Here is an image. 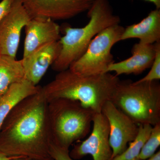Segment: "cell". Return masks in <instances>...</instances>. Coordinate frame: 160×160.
Instances as JSON below:
<instances>
[{"label":"cell","mask_w":160,"mask_h":160,"mask_svg":"<svg viewBox=\"0 0 160 160\" xmlns=\"http://www.w3.org/2000/svg\"><path fill=\"white\" fill-rule=\"evenodd\" d=\"M48 102L41 88L21 101L0 127V151L10 158L32 160L49 156L52 141Z\"/></svg>","instance_id":"1"},{"label":"cell","mask_w":160,"mask_h":160,"mask_svg":"<svg viewBox=\"0 0 160 160\" xmlns=\"http://www.w3.org/2000/svg\"><path fill=\"white\" fill-rule=\"evenodd\" d=\"M120 81L110 72L83 76L68 69L58 72L54 79L42 87V91L48 102L60 98L74 100L99 113L111 100Z\"/></svg>","instance_id":"2"},{"label":"cell","mask_w":160,"mask_h":160,"mask_svg":"<svg viewBox=\"0 0 160 160\" xmlns=\"http://www.w3.org/2000/svg\"><path fill=\"white\" fill-rule=\"evenodd\" d=\"M87 12L89 20L86 26L82 28L64 27V35L59 40L61 52L52 65L54 71L60 72L69 69L82 55L98 33L121 22L119 17L113 13L109 0H94Z\"/></svg>","instance_id":"3"},{"label":"cell","mask_w":160,"mask_h":160,"mask_svg":"<svg viewBox=\"0 0 160 160\" xmlns=\"http://www.w3.org/2000/svg\"><path fill=\"white\" fill-rule=\"evenodd\" d=\"M110 101L138 125L160 123V84L158 81H120Z\"/></svg>","instance_id":"4"},{"label":"cell","mask_w":160,"mask_h":160,"mask_svg":"<svg viewBox=\"0 0 160 160\" xmlns=\"http://www.w3.org/2000/svg\"><path fill=\"white\" fill-rule=\"evenodd\" d=\"M95 113L78 101L60 98L49 102L48 115L52 142L69 150L73 143L89 134Z\"/></svg>","instance_id":"5"},{"label":"cell","mask_w":160,"mask_h":160,"mask_svg":"<svg viewBox=\"0 0 160 160\" xmlns=\"http://www.w3.org/2000/svg\"><path fill=\"white\" fill-rule=\"evenodd\" d=\"M124 28L117 24L100 32L92 40L82 55L72 63L69 69L80 75L106 73L109 66L114 62L112 49L121 41Z\"/></svg>","instance_id":"6"},{"label":"cell","mask_w":160,"mask_h":160,"mask_svg":"<svg viewBox=\"0 0 160 160\" xmlns=\"http://www.w3.org/2000/svg\"><path fill=\"white\" fill-rule=\"evenodd\" d=\"M102 113L109 123V142L112 150V159L122 153L128 144L135 138L139 126L111 101L105 104Z\"/></svg>","instance_id":"7"},{"label":"cell","mask_w":160,"mask_h":160,"mask_svg":"<svg viewBox=\"0 0 160 160\" xmlns=\"http://www.w3.org/2000/svg\"><path fill=\"white\" fill-rule=\"evenodd\" d=\"M91 134L86 139L74 146L69 152L73 160H79L90 155L93 160H110L112 150L109 142V127L102 113H95Z\"/></svg>","instance_id":"8"},{"label":"cell","mask_w":160,"mask_h":160,"mask_svg":"<svg viewBox=\"0 0 160 160\" xmlns=\"http://www.w3.org/2000/svg\"><path fill=\"white\" fill-rule=\"evenodd\" d=\"M31 18L67 20L87 11L94 0H21Z\"/></svg>","instance_id":"9"},{"label":"cell","mask_w":160,"mask_h":160,"mask_svg":"<svg viewBox=\"0 0 160 160\" xmlns=\"http://www.w3.org/2000/svg\"><path fill=\"white\" fill-rule=\"evenodd\" d=\"M31 18L21 0H15L0 23V55L16 58L21 32Z\"/></svg>","instance_id":"10"},{"label":"cell","mask_w":160,"mask_h":160,"mask_svg":"<svg viewBox=\"0 0 160 160\" xmlns=\"http://www.w3.org/2000/svg\"><path fill=\"white\" fill-rule=\"evenodd\" d=\"M62 46L59 40L44 45L22 59L25 78L37 86L50 66L59 55Z\"/></svg>","instance_id":"11"},{"label":"cell","mask_w":160,"mask_h":160,"mask_svg":"<svg viewBox=\"0 0 160 160\" xmlns=\"http://www.w3.org/2000/svg\"><path fill=\"white\" fill-rule=\"evenodd\" d=\"M25 37L23 57L44 45L61 38V28L58 23L48 18H32L25 27Z\"/></svg>","instance_id":"12"},{"label":"cell","mask_w":160,"mask_h":160,"mask_svg":"<svg viewBox=\"0 0 160 160\" xmlns=\"http://www.w3.org/2000/svg\"><path fill=\"white\" fill-rule=\"evenodd\" d=\"M155 56L154 44H145L139 42L132 47L131 57L118 62L112 63L106 72H114L117 77L122 74H139L151 67Z\"/></svg>","instance_id":"13"},{"label":"cell","mask_w":160,"mask_h":160,"mask_svg":"<svg viewBox=\"0 0 160 160\" xmlns=\"http://www.w3.org/2000/svg\"><path fill=\"white\" fill-rule=\"evenodd\" d=\"M137 38L140 42L154 44L160 41V10L156 9L150 12L139 22L124 28L121 41Z\"/></svg>","instance_id":"14"},{"label":"cell","mask_w":160,"mask_h":160,"mask_svg":"<svg viewBox=\"0 0 160 160\" xmlns=\"http://www.w3.org/2000/svg\"><path fill=\"white\" fill-rule=\"evenodd\" d=\"M41 88L25 78L12 84L0 97V127L17 105L26 98L38 93Z\"/></svg>","instance_id":"15"},{"label":"cell","mask_w":160,"mask_h":160,"mask_svg":"<svg viewBox=\"0 0 160 160\" xmlns=\"http://www.w3.org/2000/svg\"><path fill=\"white\" fill-rule=\"evenodd\" d=\"M25 78L22 59L0 55V97L12 84Z\"/></svg>","instance_id":"16"},{"label":"cell","mask_w":160,"mask_h":160,"mask_svg":"<svg viewBox=\"0 0 160 160\" xmlns=\"http://www.w3.org/2000/svg\"><path fill=\"white\" fill-rule=\"evenodd\" d=\"M138 126L137 136L129 143V147H127L122 153L110 160H132L138 158L143 146L148 139L152 128V126L149 124Z\"/></svg>","instance_id":"17"},{"label":"cell","mask_w":160,"mask_h":160,"mask_svg":"<svg viewBox=\"0 0 160 160\" xmlns=\"http://www.w3.org/2000/svg\"><path fill=\"white\" fill-rule=\"evenodd\" d=\"M160 146V123L152 126L151 132L146 141L138 158L140 160H146L156 153Z\"/></svg>","instance_id":"18"},{"label":"cell","mask_w":160,"mask_h":160,"mask_svg":"<svg viewBox=\"0 0 160 160\" xmlns=\"http://www.w3.org/2000/svg\"><path fill=\"white\" fill-rule=\"evenodd\" d=\"M154 46L155 56L150 67L151 69L148 74L138 82H152L160 79V41L154 43Z\"/></svg>","instance_id":"19"},{"label":"cell","mask_w":160,"mask_h":160,"mask_svg":"<svg viewBox=\"0 0 160 160\" xmlns=\"http://www.w3.org/2000/svg\"><path fill=\"white\" fill-rule=\"evenodd\" d=\"M49 155L54 160H74L69 155V150L61 147L52 141Z\"/></svg>","instance_id":"20"},{"label":"cell","mask_w":160,"mask_h":160,"mask_svg":"<svg viewBox=\"0 0 160 160\" xmlns=\"http://www.w3.org/2000/svg\"><path fill=\"white\" fill-rule=\"evenodd\" d=\"M15 0H2L0 2V23L9 13Z\"/></svg>","instance_id":"21"},{"label":"cell","mask_w":160,"mask_h":160,"mask_svg":"<svg viewBox=\"0 0 160 160\" xmlns=\"http://www.w3.org/2000/svg\"><path fill=\"white\" fill-rule=\"evenodd\" d=\"M146 2H149L153 3L156 6L157 9H160V0H143Z\"/></svg>","instance_id":"22"},{"label":"cell","mask_w":160,"mask_h":160,"mask_svg":"<svg viewBox=\"0 0 160 160\" xmlns=\"http://www.w3.org/2000/svg\"><path fill=\"white\" fill-rule=\"evenodd\" d=\"M146 160H160V151L159 150L158 152L155 153L153 156Z\"/></svg>","instance_id":"23"},{"label":"cell","mask_w":160,"mask_h":160,"mask_svg":"<svg viewBox=\"0 0 160 160\" xmlns=\"http://www.w3.org/2000/svg\"><path fill=\"white\" fill-rule=\"evenodd\" d=\"M12 158L6 156L0 151V160H10Z\"/></svg>","instance_id":"24"},{"label":"cell","mask_w":160,"mask_h":160,"mask_svg":"<svg viewBox=\"0 0 160 160\" xmlns=\"http://www.w3.org/2000/svg\"><path fill=\"white\" fill-rule=\"evenodd\" d=\"M10 160H32L30 159L29 158H22V157H16L13 158L11 159Z\"/></svg>","instance_id":"25"},{"label":"cell","mask_w":160,"mask_h":160,"mask_svg":"<svg viewBox=\"0 0 160 160\" xmlns=\"http://www.w3.org/2000/svg\"><path fill=\"white\" fill-rule=\"evenodd\" d=\"M35 160H54L52 158L50 157H46L45 158H43L40 159Z\"/></svg>","instance_id":"26"},{"label":"cell","mask_w":160,"mask_h":160,"mask_svg":"<svg viewBox=\"0 0 160 160\" xmlns=\"http://www.w3.org/2000/svg\"><path fill=\"white\" fill-rule=\"evenodd\" d=\"M132 160H139L138 159V158H135L134 159Z\"/></svg>","instance_id":"27"}]
</instances>
